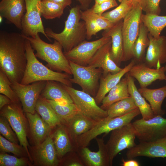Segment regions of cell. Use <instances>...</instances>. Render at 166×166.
Segmentation results:
<instances>
[{
    "label": "cell",
    "instance_id": "9a60e30c",
    "mask_svg": "<svg viewBox=\"0 0 166 166\" xmlns=\"http://www.w3.org/2000/svg\"><path fill=\"white\" fill-rule=\"evenodd\" d=\"M29 148L32 161L35 165L57 166L60 162L54 145L51 134L40 144Z\"/></svg>",
    "mask_w": 166,
    "mask_h": 166
},
{
    "label": "cell",
    "instance_id": "ac0fdd59",
    "mask_svg": "<svg viewBox=\"0 0 166 166\" xmlns=\"http://www.w3.org/2000/svg\"><path fill=\"white\" fill-rule=\"evenodd\" d=\"M148 37L150 42L144 63L150 68H160L166 63V37L155 38L148 33Z\"/></svg>",
    "mask_w": 166,
    "mask_h": 166
},
{
    "label": "cell",
    "instance_id": "60d3db41",
    "mask_svg": "<svg viewBox=\"0 0 166 166\" xmlns=\"http://www.w3.org/2000/svg\"><path fill=\"white\" fill-rule=\"evenodd\" d=\"M29 159L24 157L18 158L5 152H0V166H26L29 165Z\"/></svg>",
    "mask_w": 166,
    "mask_h": 166
},
{
    "label": "cell",
    "instance_id": "ee69618b",
    "mask_svg": "<svg viewBox=\"0 0 166 166\" xmlns=\"http://www.w3.org/2000/svg\"><path fill=\"white\" fill-rule=\"evenodd\" d=\"M118 6L116 0H109L100 3H95L91 8L93 11L102 15L106 10Z\"/></svg>",
    "mask_w": 166,
    "mask_h": 166
},
{
    "label": "cell",
    "instance_id": "f5cc1de1",
    "mask_svg": "<svg viewBox=\"0 0 166 166\" xmlns=\"http://www.w3.org/2000/svg\"><path fill=\"white\" fill-rule=\"evenodd\" d=\"M118 1L121 2L123 0H118ZM128 0V1H131L130 0Z\"/></svg>",
    "mask_w": 166,
    "mask_h": 166
},
{
    "label": "cell",
    "instance_id": "c3c4849f",
    "mask_svg": "<svg viewBox=\"0 0 166 166\" xmlns=\"http://www.w3.org/2000/svg\"><path fill=\"white\" fill-rule=\"evenodd\" d=\"M80 4L82 9L85 10L88 8L93 0H77Z\"/></svg>",
    "mask_w": 166,
    "mask_h": 166
},
{
    "label": "cell",
    "instance_id": "ffe728a7",
    "mask_svg": "<svg viewBox=\"0 0 166 166\" xmlns=\"http://www.w3.org/2000/svg\"><path fill=\"white\" fill-rule=\"evenodd\" d=\"M111 39L101 47L90 60L88 65L101 68L103 76L109 73H116L123 68L118 66L112 59L111 55Z\"/></svg>",
    "mask_w": 166,
    "mask_h": 166
},
{
    "label": "cell",
    "instance_id": "7a4b0ae2",
    "mask_svg": "<svg viewBox=\"0 0 166 166\" xmlns=\"http://www.w3.org/2000/svg\"><path fill=\"white\" fill-rule=\"evenodd\" d=\"M81 9L80 6L71 8L65 22L64 29L61 33H56L49 28L45 29L48 37L54 39L61 44L64 53L69 51L86 39L85 22L80 21Z\"/></svg>",
    "mask_w": 166,
    "mask_h": 166
},
{
    "label": "cell",
    "instance_id": "ba28073f",
    "mask_svg": "<svg viewBox=\"0 0 166 166\" xmlns=\"http://www.w3.org/2000/svg\"><path fill=\"white\" fill-rule=\"evenodd\" d=\"M69 61L73 76L70 79L71 83L78 85L83 91L94 97L99 88V81L103 73L102 69Z\"/></svg>",
    "mask_w": 166,
    "mask_h": 166
},
{
    "label": "cell",
    "instance_id": "5bb4252c",
    "mask_svg": "<svg viewBox=\"0 0 166 166\" xmlns=\"http://www.w3.org/2000/svg\"><path fill=\"white\" fill-rule=\"evenodd\" d=\"M111 39L110 37H102L92 41L85 40L64 53L69 61L81 65L87 66L97 50Z\"/></svg>",
    "mask_w": 166,
    "mask_h": 166
},
{
    "label": "cell",
    "instance_id": "7dc6e473",
    "mask_svg": "<svg viewBox=\"0 0 166 166\" xmlns=\"http://www.w3.org/2000/svg\"><path fill=\"white\" fill-rule=\"evenodd\" d=\"M128 160H125L123 158L121 160L123 166H139V163L136 160L133 159H128Z\"/></svg>",
    "mask_w": 166,
    "mask_h": 166
},
{
    "label": "cell",
    "instance_id": "d590c367",
    "mask_svg": "<svg viewBox=\"0 0 166 166\" xmlns=\"http://www.w3.org/2000/svg\"><path fill=\"white\" fill-rule=\"evenodd\" d=\"M138 108L131 96L111 105L106 110L108 118L125 114Z\"/></svg>",
    "mask_w": 166,
    "mask_h": 166
},
{
    "label": "cell",
    "instance_id": "f907efd6",
    "mask_svg": "<svg viewBox=\"0 0 166 166\" xmlns=\"http://www.w3.org/2000/svg\"><path fill=\"white\" fill-rule=\"evenodd\" d=\"M95 3H100L109 0H94Z\"/></svg>",
    "mask_w": 166,
    "mask_h": 166
},
{
    "label": "cell",
    "instance_id": "3957f363",
    "mask_svg": "<svg viewBox=\"0 0 166 166\" xmlns=\"http://www.w3.org/2000/svg\"><path fill=\"white\" fill-rule=\"evenodd\" d=\"M27 64L21 84L26 85L40 81H55L72 87L70 75L53 71L37 59L29 41L26 39Z\"/></svg>",
    "mask_w": 166,
    "mask_h": 166
},
{
    "label": "cell",
    "instance_id": "2e32d148",
    "mask_svg": "<svg viewBox=\"0 0 166 166\" xmlns=\"http://www.w3.org/2000/svg\"><path fill=\"white\" fill-rule=\"evenodd\" d=\"M128 149L126 153L128 159L139 156L149 158L166 157V136L150 142H141Z\"/></svg>",
    "mask_w": 166,
    "mask_h": 166
},
{
    "label": "cell",
    "instance_id": "4316f807",
    "mask_svg": "<svg viewBox=\"0 0 166 166\" xmlns=\"http://www.w3.org/2000/svg\"><path fill=\"white\" fill-rule=\"evenodd\" d=\"M56 127L51 136L58 157L60 160L68 153L76 149L65 125L61 124Z\"/></svg>",
    "mask_w": 166,
    "mask_h": 166
},
{
    "label": "cell",
    "instance_id": "f35d334b",
    "mask_svg": "<svg viewBox=\"0 0 166 166\" xmlns=\"http://www.w3.org/2000/svg\"><path fill=\"white\" fill-rule=\"evenodd\" d=\"M12 83L5 73L0 69V93L7 97L13 103H20L16 94L11 87Z\"/></svg>",
    "mask_w": 166,
    "mask_h": 166
},
{
    "label": "cell",
    "instance_id": "8d00e7d4",
    "mask_svg": "<svg viewBox=\"0 0 166 166\" xmlns=\"http://www.w3.org/2000/svg\"><path fill=\"white\" fill-rule=\"evenodd\" d=\"M134 6L131 1L123 0L115 9L104 12L102 15L110 22L115 24L123 19Z\"/></svg>",
    "mask_w": 166,
    "mask_h": 166
},
{
    "label": "cell",
    "instance_id": "836d02e7",
    "mask_svg": "<svg viewBox=\"0 0 166 166\" xmlns=\"http://www.w3.org/2000/svg\"><path fill=\"white\" fill-rule=\"evenodd\" d=\"M141 20L149 33L155 38L159 37L162 31L166 27V16L142 14Z\"/></svg>",
    "mask_w": 166,
    "mask_h": 166
},
{
    "label": "cell",
    "instance_id": "8fae6325",
    "mask_svg": "<svg viewBox=\"0 0 166 166\" xmlns=\"http://www.w3.org/2000/svg\"><path fill=\"white\" fill-rule=\"evenodd\" d=\"M62 85L82 113L97 121L107 117L106 110L98 106L94 97L82 90Z\"/></svg>",
    "mask_w": 166,
    "mask_h": 166
},
{
    "label": "cell",
    "instance_id": "cb8c5ba5",
    "mask_svg": "<svg viewBox=\"0 0 166 166\" xmlns=\"http://www.w3.org/2000/svg\"><path fill=\"white\" fill-rule=\"evenodd\" d=\"M25 113L32 140L34 145H38L51 134L52 128L36 112L34 113Z\"/></svg>",
    "mask_w": 166,
    "mask_h": 166
},
{
    "label": "cell",
    "instance_id": "484cf974",
    "mask_svg": "<svg viewBox=\"0 0 166 166\" xmlns=\"http://www.w3.org/2000/svg\"><path fill=\"white\" fill-rule=\"evenodd\" d=\"M135 62L133 59L119 72L114 74L109 73L105 76H101L99 88L94 97L98 105L101 103L106 94L120 81L124 75L129 72Z\"/></svg>",
    "mask_w": 166,
    "mask_h": 166
},
{
    "label": "cell",
    "instance_id": "bcb514c9",
    "mask_svg": "<svg viewBox=\"0 0 166 166\" xmlns=\"http://www.w3.org/2000/svg\"><path fill=\"white\" fill-rule=\"evenodd\" d=\"M12 102L7 97L3 94H0V109L5 105L11 104Z\"/></svg>",
    "mask_w": 166,
    "mask_h": 166
},
{
    "label": "cell",
    "instance_id": "83f0119b",
    "mask_svg": "<svg viewBox=\"0 0 166 166\" xmlns=\"http://www.w3.org/2000/svg\"><path fill=\"white\" fill-rule=\"evenodd\" d=\"M138 90L149 103L154 115L163 116L165 111L162 109L163 102L166 97V85L156 89L140 88Z\"/></svg>",
    "mask_w": 166,
    "mask_h": 166
},
{
    "label": "cell",
    "instance_id": "f6af8a7d",
    "mask_svg": "<svg viewBox=\"0 0 166 166\" xmlns=\"http://www.w3.org/2000/svg\"><path fill=\"white\" fill-rule=\"evenodd\" d=\"M41 1L51 2L59 4L65 8L70 6L72 4V0H41Z\"/></svg>",
    "mask_w": 166,
    "mask_h": 166
},
{
    "label": "cell",
    "instance_id": "b9f144b4",
    "mask_svg": "<svg viewBox=\"0 0 166 166\" xmlns=\"http://www.w3.org/2000/svg\"><path fill=\"white\" fill-rule=\"evenodd\" d=\"M7 119L4 117L0 116V132L1 134L9 141L18 144L19 140Z\"/></svg>",
    "mask_w": 166,
    "mask_h": 166
},
{
    "label": "cell",
    "instance_id": "db71d44e",
    "mask_svg": "<svg viewBox=\"0 0 166 166\" xmlns=\"http://www.w3.org/2000/svg\"><path fill=\"white\" fill-rule=\"evenodd\" d=\"M165 66L166 69V65H165ZM165 81H166V78Z\"/></svg>",
    "mask_w": 166,
    "mask_h": 166
},
{
    "label": "cell",
    "instance_id": "f546056e",
    "mask_svg": "<svg viewBox=\"0 0 166 166\" xmlns=\"http://www.w3.org/2000/svg\"><path fill=\"white\" fill-rule=\"evenodd\" d=\"M57 82L55 81H47L41 96L46 100L59 102L73 103L70 95L62 84Z\"/></svg>",
    "mask_w": 166,
    "mask_h": 166
},
{
    "label": "cell",
    "instance_id": "f1b7e54d",
    "mask_svg": "<svg viewBox=\"0 0 166 166\" xmlns=\"http://www.w3.org/2000/svg\"><path fill=\"white\" fill-rule=\"evenodd\" d=\"M125 76L128 80L129 93L139 109L142 118L147 120L154 117L155 115L150 105L147 102L146 99L139 91L135 84L133 78L128 73L126 74Z\"/></svg>",
    "mask_w": 166,
    "mask_h": 166
},
{
    "label": "cell",
    "instance_id": "e0dca14e",
    "mask_svg": "<svg viewBox=\"0 0 166 166\" xmlns=\"http://www.w3.org/2000/svg\"><path fill=\"white\" fill-rule=\"evenodd\" d=\"M165 66L160 68H150L144 62L135 64L128 72L129 75L138 82L140 88L147 87L157 80L166 79Z\"/></svg>",
    "mask_w": 166,
    "mask_h": 166
},
{
    "label": "cell",
    "instance_id": "ab89813d",
    "mask_svg": "<svg viewBox=\"0 0 166 166\" xmlns=\"http://www.w3.org/2000/svg\"><path fill=\"white\" fill-rule=\"evenodd\" d=\"M0 150L1 152H10L18 156H23L26 154L28 155L23 147L9 141L1 134L0 135Z\"/></svg>",
    "mask_w": 166,
    "mask_h": 166
},
{
    "label": "cell",
    "instance_id": "52a82bcc",
    "mask_svg": "<svg viewBox=\"0 0 166 166\" xmlns=\"http://www.w3.org/2000/svg\"><path fill=\"white\" fill-rule=\"evenodd\" d=\"M143 10L140 3L123 19L122 34L123 45V61L133 58V49L139 34Z\"/></svg>",
    "mask_w": 166,
    "mask_h": 166
},
{
    "label": "cell",
    "instance_id": "d4e9b609",
    "mask_svg": "<svg viewBox=\"0 0 166 166\" xmlns=\"http://www.w3.org/2000/svg\"><path fill=\"white\" fill-rule=\"evenodd\" d=\"M123 20V19L120 20L111 28L104 30L101 34L102 37L111 38V56L119 67L121 62L123 61V45L122 34Z\"/></svg>",
    "mask_w": 166,
    "mask_h": 166
},
{
    "label": "cell",
    "instance_id": "277c9868",
    "mask_svg": "<svg viewBox=\"0 0 166 166\" xmlns=\"http://www.w3.org/2000/svg\"><path fill=\"white\" fill-rule=\"evenodd\" d=\"M23 35L36 51V57L46 62V66L54 71L72 75L69 61L62 52L63 47L59 42L55 40L53 44L46 43L40 38L39 34L34 37Z\"/></svg>",
    "mask_w": 166,
    "mask_h": 166
},
{
    "label": "cell",
    "instance_id": "816d5d0a",
    "mask_svg": "<svg viewBox=\"0 0 166 166\" xmlns=\"http://www.w3.org/2000/svg\"><path fill=\"white\" fill-rule=\"evenodd\" d=\"M2 17L1 16H0V22H2Z\"/></svg>",
    "mask_w": 166,
    "mask_h": 166
},
{
    "label": "cell",
    "instance_id": "9c48e42d",
    "mask_svg": "<svg viewBox=\"0 0 166 166\" xmlns=\"http://www.w3.org/2000/svg\"><path fill=\"white\" fill-rule=\"evenodd\" d=\"M135 130L131 123L111 131L109 138L105 144L109 155L110 166L113 160L121 151L129 149L136 145Z\"/></svg>",
    "mask_w": 166,
    "mask_h": 166
},
{
    "label": "cell",
    "instance_id": "8992f818",
    "mask_svg": "<svg viewBox=\"0 0 166 166\" xmlns=\"http://www.w3.org/2000/svg\"><path fill=\"white\" fill-rule=\"evenodd\" d=\"M19 103H11L0 109V116L5 117L16 134L20 144L25 149L30 160L32 159L29 151L27 139L28 126L27 118L23 113L22 105Z\"/></svg>",
    "mask_w": 166,
    "mask_h": 166
},
{
    "label": "cell",
    "instance_id": "74e56055",
    "mask_svg": "<svg viewBox=\"0 0 166 166\" xmlns=\"http://www.w3.org/2000/svg\"><path fill=\"white\" fill-rule=\"evenodd\" d=\"M39 7L41 16L46 19L60 18L65 8L57 4L45 1H41Z\"/></svg>",
    "mask_w": 166,
    "mask_h": 166
},
{
    "label": "cell",
    "instance_id": "4fadbf2b",
    "mask_svg": "<svg viewBox=\"0 0 166 166\" xmlns=\"http://www.w3.org/2000/svg\"><path fill=\"white\" fill-rule=\"evenodd\" d=\"M46 81H40L24 85L18 83H12L11 86L21 103L25 113H34L37 101L45 88Z\"/></svg>",
    "mask_w": 166,
    "mask_h": 166
},
{
    "label": "cell",
    "instance_id": "d6986e66",
    "mask_svg": "<svg viewBox=\"0 0 166 166\" xmlns=\"http://www.w3.org/2000/svg\"><path fill=\"white\" fill-rule=\"evenodd\" d=\"M98 151L92 152L87 147L78 148V155L85 165L87 166H109L110 159L103 138H95Z\"/></svg>",
    "mask_w": 166,
    "mask_h": 166
},
{
    "label": "cell",
    "instance_id": "e575fe53",
    "mask_svg": "<svg viewBox=\"0 0 166 166\" xmlns=\"http://www.w3.org/2000/svg\"><path fill=\"white\" fill-rule=\"evenodd\" d=\"M56 113L65 124L75 115L81 112L73 102H59L47 100Z\"/></svg>",
    "mask_w": 166,
    "mask_h": 166
},
{
    "label": "cell",
    "instance_id": "30bf717a",
    "mask_svg": "<svg viewBox=\"0 0 166 166\" xmlns=\"http://www.w3.org/2000/svg\"><path fill=\"white\" fill-rule=\"evenodd\" d=\"M132 123L140 141H152L166 136V118L162 116H155L147 120L142 118Z\"/></svg>",
    "mask_w": 166,
    "mask_h": 166
},
{
    "label": "cell",
    "instance_id": "7c38bea8",
    "mask_svg": "<svg viewBox=\"0 0 166 166\" xmlns=\"http://www.w3.org/2000/svg\"><path fill=\"white\" fill-rule=\"evenodd\" d=\"M41 0H25L26 12L22 20V34L34 37L41 33L49 41L45 32L41 18L40 3Z\"/></svg>",
    "mask_w": 166,
    "mask_h": 166
},
{
    "label": "cell",
    "instance_id": "d6a6232c",
    "mask_svg": "<svg viewBox=\"0 0 166 166\" xmlns=\"http://www.w3.org/2000/svg\"><path fill=\"white\" fill-rule=\"evenodd\" d=\"M148 33L147 28L141 21L138 35L133 49V58L136 62H142L144 59L146 49L149 44Z\"/></svg>",
    "mask_w": 166,
    "mask_h": 166
},
{
    "label": "cell",
    "instance_id": "6da1fadb",
    "mask_svg": "<svg viewBox=\"0 0 166 166\" xmlns=\"http://www.w3.org/2000/svg\"><path fill=\"white\" fill-rule=\"evenodd\" d=\"M26 39L22 34L0 32V69L12 83H21L27 64Z\"/></svg>",
    "mask_w": 166,
    "mask_h": 166
},
{
    "label": "cell",
    "instance_id": "44dd1931",
    "mask_svg": "<svg viewBox=\"0 0 166 166\" xmlns=\"http://www.w3.org/2000/svg\"><path fill=\"white\" fill-rule=\"evenodd\" d=\"M25 11V0H0V16L21 30Z\"/></svg>",
    "mask_w": 166,
    "mask_h": 166
},
{
    "label": "cell",
    "instance_id": "7402d4cb",
    "mask_svg": "<svg viewBox=\"0 0 166 166\" xmlns=\"http://www.w3.org/2000/svg\"><path fill=\"white\" fill-rule=\"evenodd\" d=\"M98 121L80 112L65 123V125L76 150L77 138L89 131Z\"/></svg>",
    "mask_w": 166,
    "mask_h": 166
},
{
    "label": "cell",
    "instance_id": "681fc988",
    "mask_svg": "<svg viewBox=\"0 0 166 166\" xmlns=\"http://www.w3.org/2000/svg\"><path fill=\"white\" fill-rule=\"evenodd\" d=\"M131 2L132 3L134 6H135L138 4H139L141 1V0H130Z\"/></svg>",
    "mask_w": 166,
    "mask_h": 166
},
{
    "label": "cell",
    "instance_id": "4dcf8cb0",
    "mask_svg": "<svg viewBox=\"0 0 166 166\" xmlns=\"http://www.w3.org/2000/svg\"><path fill=\"white\" fill-rule=\"evenodd\" d=\"M128 86V80L125 77L112 88L103 99L101 107L106 110L111 105L129 97Z\"/></svg>",
    "mask_w": 166,
    "mask_h": 166
},
{
    "label": "cell",
    "instance_id": "7bdbcfd3",
    "mask_svg": "<svg viewBox=\"0 0 166 166\" xmlns=\"http://www.w3.org/2000/svg\"><path fill=\"white\" fill-rule=\"evenodd\" d=\"M161 0H141L140 3L143 11L145 14L159 15L161 12L159 6Z\"/></svg>",
    "mask_w": 166,
    "mask_h": 166
},
{
    "label": "cell",
    "instance_id": "603a6c76",
    "mask_svg": "<svg viewBox=\"0 0 166 166\" xmlns=\"http://www.w3.org/2000/svg\"><path fill=\"white\" fill-rule=\"evenodd\" d=\"M81 18L85 24L88 40L91 39L100 31L110 28L115 24L110 22L102 15L94 13L91 8L81 10Z\"/></svg>",
    "mask_w": 166,
    "mask_h": 166
},
{
    "label": "cell",
    "instance_id": "1f68e13d",
    "mask_svg": "<svg viewBox=\"0 0 166 166\" xmlns=\"http://www.w3.org/2000/svg\"><path fill=\"white\" fill-rule=\"evenodd\" d=\"M35 110L52 128L58 125L63 124L49 103L41 95L37 102Z\"/></svg>",
    "mask_w": 166,
    "mask_h": 166
},
{
    "label": "cell",
    "instance_id": "5b68a950",
    "mask_svg": "<svg viewBox=\"0 0 166 166\" xmlns=\"http://www.w3.org/2000/svg\"><path fill=\"white\" fill-rule=\"evenodd\" d=\"M140 114L138 108L124 115L111 118L107 117L98 121L92 128L79 136L76 143L77 149L87 147L90 141L103 133L107 134L113 130L120 128L129 123Z\"/></svg>",
    "mask_w": 166,
    "mask_h": 166
}]
</instances>
